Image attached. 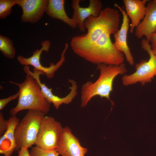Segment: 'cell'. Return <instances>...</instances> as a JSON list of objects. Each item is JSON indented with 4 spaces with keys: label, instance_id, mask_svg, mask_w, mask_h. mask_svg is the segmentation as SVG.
Returning a JSON list of instances; mask_svg holds the SVG:
<instances>
[{
    "label": "cell",
    "instance_id": "cell-1",
    "mask_svg": "<svg viewBox=\"0 0 156 156\" xmlns=\"http://www.w3.org/2000/svg\"><path fill=\"white\" fill-rule=\"evenodd\" d=\"M120 15L118 10L107 7L97 17L90 16L84 22L87 32L73 36L70 45L79 56L97 65H120L124 61V54L115 47L111 35L118 29Z\"/></svg>",
    "mask_w": 156,
    "mask_h": 156
},
{
    "label": "cell",
    "instance_id": "cell-2",
    "mask_svg": "<svg viewBox=\"0 0 156 156\" xmlns=\"http://www.w3.org/2000/svg\"><path fill=\"white\" fill-rule=\"evenodd\" d=\"M97 68L100 72L98 78L94 82L88 81L81 86L80 106L82 108L95 96L110 100L114 79L118 75H123L127 72L124 63L118 65L100 64L97 65Z\"/></svg>",
    "mask_w": 156,
    "mask_h": 156
},
{
    "label": "cell",
    "instance_id": "cell-3",
    "mask_svg": "<svg viewBox=\"0 0 156 156\" xmlns=\"http://www.w3.org/2000/svg\"><path fill=\"white\" fill-rule=\"evenodd\" d=\"M9 83L15 84L19 88V94L16 106L10 112L12 116H16L19 111L24 110H37L47 114L50 108V104L44 97L40 86L36 80L27 74L22 83L10 81Z\"/></svg>",
    "mask_w": 156,
    "mask_h": 156
},
{
    "label": "cell",
    "instance_id": "cell-4",
    "mask_svg": "<svg viewBox=\"0 0 156 156\" xmlns=\"http://www.w3.org/2000/svg\"><path fill=\"white\" fill-rule=\"evenodd\" d=\"M45 114L41 111L29 110L16 125L14 131L16 147L28 148L35 144L41 122Z\"/></svg>",
    "mask_w": 156,
    "mask_h": 156
},
{
    "label": "cell",
    "instance_id": "cell-5",
    "mask_svg": "<svg viewBox=\"0 0 156 156\" xmlns=\"http://www.w3.org/2000/svg\"><path fill=\"white\" fill-rule=\"evenodd\" d=\"M142 48L149 55L148 60H142L135 64V71L129 75H125L122 77V83L128 86L139 82L142 85L150 82L156 75V55L153 53L148 42L146 38L141 41Z\"/></svg>",
    "mask_w": 156,
    "mask_h": 156
},
{
    "label": "cell",
    "instance_id": "cell-6",
    "mask_svg": "<svg viewBox=\"0 0 156 156\" xmlns=\"http://www.w3.org/2000/svg\"><path fill=\"white\" fill-rule=\"evenodd\" d=\"M63 128L60 123L54 118L45 116L41 122L35 145L44 149L56 150Z\"/></svg>",
    "mask_w": 156,
    "mask_h": 156
},
{
    "label": "cell",
    "instance_id": "cell-7",
    "mask_svg": "<svg viewBox=\"0 0 156 156\" xmlns=\"http://www.w3.org/2000/svg\"><path fill=\"white\" fill-rule=\"evenodd\" d=\"M51 44L50 41L48 40L43 41L41 43V48L34 51L31 56L25 58L19 55L17 57V60L21 65L32 66L36 69L43 72L47 78H51L54 76L55 73L60 68L65 61V54L68 48L66 47L64 48L61 55L60 60L56 64L52 63L50 64L49 67H44L40 63V55L43 51H45L46 52L48 51Z\"/></svg>",
    "mask_w": 156,
    "mask_h": 156
},
{
    "label": "cell",
    "instance_id": "cell-8",
    "mask_svg": "<svg viewBox=\"0 0 156 156\" xmlns=\"http://www.w3.org/2000/svg\"><path fill=\"white\" fill-rule=\"evenodd\" d=\"M24 71L27 74L35 78L39 83L41 92L44 97L50 103H52L55 108L58 109L61 105L63 104H68L70 103L77 94V86L76 82L74 80L69 79L68 81L71 84L70 87V91L65 96L61 98L54 94L52 89L49 88L44 83H42L40 79V75H45L44 73L41 71L34 68L33 72L31 71L29 66H25Z\"/></svg>",
    "mask_w": 156,
    "mask_h": 156
},
{
    "label": "cell",
    "instance_id": "cell-9",
    "mask_svg": "<svg viewBox=\"0 0 156 156\" xmlns=\"http://www.w3.org/2000/svg\"><path fill=\"white\" fill-rule=\"evenodd\" d=\"M56 150L62 156H84L88 151L87 148L81 146L79 139L68 127L63 128Z\"/></svg>",
    "mask_w": 156,
    "mask_h": 156
},
{
    "label": "cell",
    "instance_id": "cell-10",
    "mask_svg": "<svg viewBox=\"0 0 156 156\" xmlns=\"http://www.w3.org/2000/svg\"><path fill=\"white\" fill-rule=\"evenodd\" d=\"M80 0H72V7L73 10L72 18L75 21L77 27L81 32H84L86 28L84 22L90 16H98L103 10L102 4L99 0H90L87 7H81Z\"/></svg>",
    "mask_w": 156,
    "mask_h": 156
},
{
    "label": "cell",
    "instance_id": "cell-11",
    "mask_svg": "<svg viewBox=\"0 0 156 156\" xmlns=\"http://www.w3.org/2000/svg\"><path fill=\"white\" fill-rule=\"evenodd\" d=\"M114 6L120 11L123 18L120 29L114 34L115 41L113 44L117 50L124 54L128 63L133 65L134 64V58L127 42V35L129 27V18L125 10L121 6L116 3H114Z\"/></svg>",
    "mask_w": 156,
    "mask_h": 156
},
{
    "label": "cell",
    "instance_id": "cell-12",
    "mask_svg": "<svg viewBox=\"0 0 156 156\" xmlns=\"http://www.w3.org/2000/svg\"><path fill=\"white\" fill-rule=\"evenodd\" d=\"M48 0H21L18 5L23 10L21 21L24 23L38 22L46 12Z\"/></svg>",
    "mask_w": 156,
    "mask_h": 156
},
{
    "label": "cell",
    "instance_id": "cell-13",
    "mask_svg": "<svg viewBox=\"0 0 156 156\" xmlns=\"http://www.w3.org/2000/svg\"><path fill=\"white\" fill-rule=\"evenodd\" d=\"M156 33V0H150L144 18L135 28V35L138 39L144 36L149 42L151 36Z\"/></svg>",
    "mask_w": 156,
    "mask_h": 156
},
{
    "label": "cell",
    "instance_id": "cell-14",
    "mask_svg": "<svg viewBox=\"0 0 156 156\" xmlns=\"http://www.w3.org/2000/svg\"><path fill=\"white\" fill-rule=\"evenodd\" d=\"M149 0H123L126 12L131 21L130 32L133 33L145 15L146 4Z\"/></svg>",
    "mask_w": 156,
    "mask_h": 156
},
{
    "label": "cell",
    "instance_id": "cell-15",
    "mask_svg": "<svg viewBox=\"0 0 156 156\" xmlns=\"http://www.w3.org/2000/svg\"><path fill=\"white\" fill-rule=\"evenodd\" d=\"M16 116L8 119L7 129L0 138V153L5 156H11L16 147L14 131L16 127L20 121Z\"/></svg>",
    "mask_w": 156,
    "mask_h": 156
},
{
    "label": "cell",
    "instance_id": "cell-16",
    "mask_svg": "<svg viewBox=\"0 0 156 156\" xmlns=\"http://www.w3.org/2000/svg\"><path fill=\"white\" fill-rule=\"evenodd\" d=\"M64 0H48L47 14L52 18L62 21L72 28L77 27L75 21L69 17L64 8Z\"/></svg>",
    "mask_w": 156,
    "mask_h": 156
},
{
    "label": "cell",
    "instance_id": "cell-17",
    "mask_svg": "<svg viewBox=\"0 0 156 156\" xmlns=\"http://www.w3.org/2000/svg\"><path fill=\"white\" fill-rule=\"evenodd\" d=\"M0 51L5 57L10 59L14 58L16 50L13 42L9 38L0 35Z\"/></svg>",
    "mask_w": 156,
    "mask_h": 156
},
{
    "label": "cell",
    "instance_id": "cell-18",
    "mask_svg": "<svg viewBox=\"0 0 156 156\" xmlns=\"http://www.w3.org/2000/svg\"><path fill=\"white\" fill-rule=\"evenodd\" d=\"M21 0H0V18L4 19L10 15L12 12V8L18 4Z\"/></svg>",
    "mask_w": 156,
    "mask_h": 156
},
{
    "label": "cell",
    "instance_id": "cell-19",
    "mask_svg": "<svg viewBox=\"0 0 156 156\" xmlns=\"http://www.w3.org/2000/svg\"><path fill=\"white\" fill-rule=\"evenodd\" d=\"M29 153L30 156H58L60 155L56 150L44 149L36 146L32 147Z\"/></svg>",
    "mask_w": 156,
    "mask_h": 156
},
{
    "label": "cell",
    "instance_id": "cell-20",
    "mask_svg": "<svg viewBox=\"0 0 156 156\" xmlns=\"http://www.w3.org/2000/svg\"><path fill=\"white\" fill-rule=\"evenodd\" d=\"M8 119L5 120L2 112H0V137H1L6 130L8 125Z\"/></svg>",
    "mask_w": 156,
    "mask_h": 156
},
{
    "label": "cell",
    "instance_id": "cell-21",
    "mask_svg": "<svg viewBox=\"0 0 156 156\" xmlns=\"http://www.w3.org/2000/svg\"><path fill=\"white\" fill-rule=\"evenodd\" d=\"M19 94V91L15 94L12 95L8 98L0 100V110H2L6 105L9 102L18 97Z\"/></svg>",
    "mask_w": 156,
    "mask_h": 156
},
{
    "label": "cell",
    "instance_id": "cell-22",
    "mask_svg": "<svg viewBox=\"0 0 156 156\" xmlns=\"http://www.w3.org/2000/svg\"><path fill=\"white\" fill-rule=\"evenodd\" d=\"M18 156H30V153L28 148L23 147L20 149L18 151Z\"/></svg>",
    "mask_w": 156,
    "mask_h": 156
},
{
    "label": "cell",
    "instance_id": "cell-23",
    "mask_svg": "<svg viewBox=\"0 0 156 156\" xmlns=\"http://www.w3.org/2000/svg\"><path fill=\"white\" fill-rule=\"evenodd\" d=\"M150 42H151V44H156V33L151 36Z\"/></svg>",
    "mask_w": 156,
    "mask_h": 156
},
{
    "label": "cell",
    "instance_id": "cell-24",
    "mask_svg": "<svg viewBox=\"0 0 156 156\" xmlns=\"http://www.w3.org/2000/svg\"><path fill=\"white\" fill-rule=\"evenodd\" d=\"M151 45L153 53L156 55V44H151Z\"/></svg>",
    "mask_w": 156,
    "mask_h": 156
}]
</instances>
